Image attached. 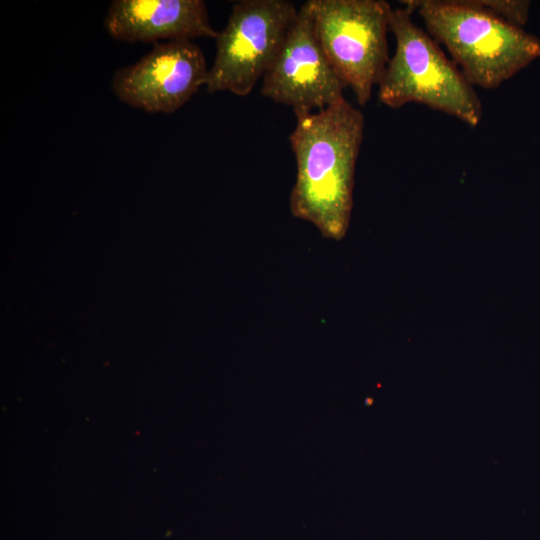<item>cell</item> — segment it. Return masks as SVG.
Listing matches in <instances>:
<instances>
[{"label": "cell", "mask_w": 540, "mask_h": 540, "mask_svg": "<svg viewBox=\"0 0 540 540\" xmlns=\"http://www.w3.org/2000/svg\"><path fill=\"white\" fill-rule=\"evenodd\" d=\"M289 136L296 159L290 209L325 238L340 240L350 221L364 115L346 99L296 118Z\"/></svg>", "instance_id": "cell-1"}, {"label": "cell", "mask_w": 540, "mask_h": 540, "mask_svg": "<svg viewBox=\"0 0 540 540\" xmlns=\"http://www.w3.org/2000/svg\"><path fill=\"white\" fill-rule=\"evenodd\" d=\"M412 13L406 6L391 11L389 26L396 48L378 85L379 101L392 109L423 104L476 127L483 109L474 86L429 33L413 22Z\"/></svg>", "instance_id": "cell-3"}, {"label": "cell", "mask_w": 540, "mask_h": 540, "mask_svg": "<svg viewBox=\"0 0 540 540\" xmlns=\"http://www.w3.org/2000/svg\"><path fill=\"white\" fill-rule=\"evenodd\" d=\"M208 74L203 52L191 40L159 42L134 64L116 70L111 87L131 107L171 114L207 84Z\"/></svg>", "instance_id": "cell-7"}, {"label": "cell", "mask_w": 540, "mask_h": 540, "mask_svg": "<svg viewBox=\"0 0 540 540\" xmlns=\"http://www.w3.org/2000/svg\"><path fill=\"white\" fill-rule=\"evenodd\" d=\"M315 36L359 105L365 106L389 61L392 8L383 0H309Z\"/></svg>", "instance_id": "cell-4"}, {"label": "cell", "mask_w": 540, "mask_h": 540, "mask_svg": "<svg viewBox=\"0 0 540 540\" xmlns=\"http://www.w3.org/2000/svg\"><path fill=\"white\" fill-rule=\"evenodd\" d=\"M297 11L284 0H243L234 4L216 37L207 91L250 94L278 56Z\"/></svg>", "instance_id": "cell-5"}, {"label": "cell", "mask_w": 540, "mask_h": 540, "mask_svg": "<svg viewBox=\"0 0 540 540\" xmlns=\"http://www.w3.org/2000/svg\"><path fill=\"white\" fill-rule=\"evenodd\" d=\"M472 86L494 89L540 56V40L478 0H408Z\"/></svg>", "instance_id": "cell-2"}, {"label": "cell", "mask_w": 540, "mask_h": 540, "mask_svg": "<svg viewBox=\"0 0 540 540\" xmlns=\"http://www.w3.org/2000/svg\"><path fill=\"white\" fill-rule=\"evenodd\" d=\"M345 87L315 36L310 1H306L262 78L261 94L291 107L297 118L342 101Z\"/></svg>", "instance_id": "cell-6"}, {"label": "cell", "mask_w": 540, "mask_h": 540, "mask_svg": "<svg viewBox=\"0 0 540 540\" xmlns=\"http://www.w3.org/2000/svg\"><path fill=\"white\" fill-rule=\"evenodd\" d=\"M109 35L129 43L215 38L202 0H115L104 19Z\"/></svg>", "instance_id": "cell-8"}]
</instances>
